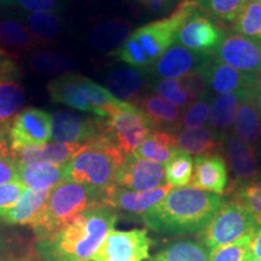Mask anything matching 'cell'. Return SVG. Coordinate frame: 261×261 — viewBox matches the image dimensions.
Segmentation results:
<instances>
[{
  "mask_svg": "<svg viewBox=\"0 0 261 261\" xmlns=\"http://www.w3.org/2000/svg\"><path fill=\"white\" fill-rule=\"evenodd\" d=\"M226 200L194 187L173 188L161 202L142 215L154 232L167 237L200 233Z\"/></svg>",
  "mask_w": 261,
  "mask_h": 261,
  "instance_id": "1",
  "label": "cell"
},
{
  "mask_svg": "<svg viewBox=\"0 0 261 261\" xmlns=\"http://www.w3.org/2000/svg\"><path fill=\"white\" fill-rule=\"evenodd\" d=\"M117 221L108 205L83 212L50 237L37 240L40 261H92V257Z\"/></svg>",
  "mask_w": 261,
  "mask_h": 261,
  "instance_id": "2",
  "label": "cell"
},
{
  "mask_svg": "<svg viewBox=\"0 0 261 261\" xmlns=\"http://www.w3.org/2000/svg\"><path fill=\"white\" fill-rule=\"evenodd\" d=\"M197 9L196 0H181L168 16L137 28L113 55L128 67L149 70L174 44L178 31Z\"/></svg>",
  "mask_w": 261,
  "mask_h": 261,
  "instance_id": "3",
  "label": "cell"
},
{
  "mask_svg": "<svg viewBox=\"0 0 261 261\" xmlns=\"http://www.w3.org/2000/svg\"><path fill=\"white\" fill-rule=\"evenodd\" d=\"M125 155L106 136L81 146L64 165V179L92 189L106 196L116 185V175Z\"/></svg>",
  "mask_w": 261,
  "mask_h": 261,
  "instance_id": "4",
  "label": "cell"
},
{
  "mask_svg": "<svg viewBox=\"0 0 261 261\" xmlns=\"http://www.w3.org/2000/svg\"><path fill=\"white\" fill-rule=\"evenodd\" d=\"M106 196L92 189L64 180L52 189L40 214L31 224L38 240L56 233L83 212L106 205Z\"/></svg>",
  "mask_w": 261,
  "mask_h": 261,
  "instance_id": "5",
  "label": "cell"
},
{
  "mask_svg": "<svg viewBox=\"0 0 261 261\" xmlns=\"http://www.w3.org/2000/svg\"><path fill=\"white\" fill-rule=\"evenodd\" d=\"M256 225L254 218L242 205L230 200L225 202L198 236L204 246L213 252L218 248L249 236Z\"/></svg>",
  "mask_w": 261,
  "mask_h": 261,
  "instance_id": "6",
  "label": "cell"
},
{
  "mask_svg": "<svg viewBox=\"0 0 261 261\" xmlns=\"http://www.w3.org/2000/svg\"><path fill=\"white\" fill-rule=\"evenodd\" d=\"M151 130L144 114L126 102L120 103L115 112L104 117V136L125 156L133 154Z\"/></svg>",
  "mask_w": 261,
  "mask_h": 261,
  "instance_id": "7",
  "label": "cell"
},
{
  "mask_svg": "<svg viewBox=\"0 0 261 261\" xmlns=\"http://www.w3.org/2000/svg\"><path fill=\"white\" fill-rule=\"evenodd\" d=\"M152 240L144 228L110 231L92 261H144L150 257Z\"/></svg>",
  "mask_w": 261,
  "mask_h": 261,
  "instance_id": "8",
  "label": "cell"
},
{
  "mask_svg": "<svg viewBox=\"0 0 261 261\" xmlns=\"http://www.w3.org/2000/svg\"><path fill=\"white\" fill-rule=\"evenodd\" d=\"M226 34L220 22L198 8L178 31L175 42L191 51L214 54Z\"/></svg>",
  "mask_w": 261,
  "mask_h": 261,
  "instance_id": "9",
  "label": "cell"
},
{
  "mask_svg": "<svg viewBox=\"0 0 261 261\" xmlns=\"http://www.w3.org/2000/svg\"><path fill=\"white\" fill-rule=\"evenodd\" d=\"M52 116L38 108H25L10 125L8 140L11 150L41 146L51 139Z\"/></svg>",
  "mask_w": 261,
  "mask_h": 261,
  "instance_id": "10",
  "label": "cell"
},
{
  "mask_svg": "<svg viewBox=\"0 0 261 261\" xmlns=\"http://www.w3.org/2000/svg\"><path fill=\"white\" fill-rule=\"evenodd\" d=\"M104 135V117L62 110L52 116L51 139L55 143L86 144Z\"/></svg>",
  "mask_w": 261,
  "mask_h": 261,
  "instance_id": "11",
  "label": "cell"
},
{
  "mask_svg": "<svg viewBox=\"0 0 261 261\" xmlns=\"http://www.w3.org/2000/svg\"><path fill=\"white\" fill-rule=\"evenodd\" d=\"M165 182V166L135 154L125 156L116 175V187L132 191L154 190L166 185Z\"/></svg>",
  "mask_w": 261,
  "mask_h": 261,
  "instance_id": "12",
  "label": "cell"
},
{
  "mask_svg": "<svg viewBox=\"0 0 261 261\" xmlns=\"http://www.w3.org/2000/svg\"><path fill=\"white\" fill-rule=\"evenodd\" d=\"M208 93H238L255 89L257 75L243 73L221 62L213 54L201 69Z\"/></svg>",
  "mask_w": 261,
  "mask_h": 261,
  "instance_id": "13",
  "label": "cell"
},
{
  "mask_svg": "<svg viewBox=\"0 0 261 261\" xmlns=\"http://www.w3.org/2000/svg\"><path fill=\"white\" fill-rule=\"evenodd\" d=\"M213 54L195 52L174 42L148 70L154 79H180L200 73L205 61Z\"/></svg>",
  "mask_w": 261,
  "mask_h": 261,
  "instance_id": "14",
  "label": "cell"
},
{
  "mask_svg": "<svg viewBox=\"0 0 261 261\" xmlns=\"http://www.w3.org/2000/svg\"><path fill=\"white\" fill-rule=\"evenodd\" d=\"M87 83L89 77L80 74L68 73L52 79L47 84V91L54 102L65 104L73 109L91 113L99 117V114L89 98Z\"/></svg>",
  "mask_w": 261,
  "mask_h": 261,
  "instance_id": "15",
  "label": "cell"
},
{
  "mask_svg": "<svg viewBox=\"0 0 261 261\" xmlns=\"http://www.w3.org/2000/svg\"><path fill=\"white\" fill-rule=\"evenodd\" d=\"M171 185L166 184L161 188L149 191H132L114 187L107 192L104 203L116 212H122L133 217H142L150 208L161 202L172 190Z\"/></svg>",
  "mask_w": 261,
  "mask_h": 261,
  "instance_id": "16",
  "label": "cell"
},
{
  "mask_svg": "<svg viewBox=\"0 0 261 261\" xmlns=\"http://www.w3.org/2000/svg\"><path fill=\"white\" fill-rule=\"evenodd\" d=\"M148 70L132 67H120L110 70L107 76V89L121 102L136 106L137 102L149 91Z\"/></svg>",
  "mask_w": 261,
  "mask_h": 261,
  "instance_id": "17",
  "label": "cell"
},
{
  "mask_svg": "<svg viewBox=\"0 0 261 261\" xmlns=\"http://www.w3.org/2000/svg\"><path fill=\"white\" fill-rule=\"evenodd\" d=\"M190 184L200 190L223 195L228 184L225 159L219 154L196 156Z\"/></svg>",
  "mask_w": 261,
  "mask_h": 261,
  "instance_id": "18",
  "label": "cell"
},
{
  "mask_svg": "<svg viewBox=\"0 0 261 261\" xmlns=\"http://www.w3.org/2000/svg\"><path fill=\"white\" fill-rule=\"evenodd\" d=\"M136 107L144 114L151 129L177 133L181 128V109L158 94L146 92Z\"/></svg>",
  "mask_w": 261,
  "mask_h": 261,
  "instance_id": "19",
  "label": "cell"
},
{
  "mask_svg": "<svg viewBox=\"0 0 261 261\" xmlns=\"http://www.w3.org/2000/svg\"><path fill=\"white\" fill-rule=\"evenodd\" d=\"M223 152L226 156L231 171L234 175L233 182L246 181L260 175L257 168L256 151L234 136L232 132L224 140Z\"/></svg>",
  "mask_w": 261,
  "mask_h": 261,
  "instance_id": "20",
  "label": "cell"
},
{
  "mask_svg": "<svg viewBox=\"0 0 261 261\" xmlns=\"http://www.w3.org/2000/svg\"><path fill=\"white\" fill-rule=\"evenodd\" d=\"M83 145L69 144V143H46L41 146L11 150V152L18 165L52 163V165L64 166L76 155Z\"/></svg>",
  "mask_w": 261,
  "mask_h": 261,
  "instance_id": "21",
  "label": "cell"
},
{
  "mask_svg": "<svg viewBox=\"0 0 261 261\" xmlns=\"http://www.w3.org/2000/svg\"><path fill=\"white\" fill-rule=\"evenodd\" d=\"M255 90V89H254ZM254 90L238 93L215 94L211 99L210 127L221 137H227L233 126L234 116L240 103L253 96Z\"/></svg>",
  "mask_w": 261,
  "mask_h": 261,
  "instance_id": "22",
  "label": "cell"
},
{
  "mask_svg": "<svg viewBox=\"0 0 261 261\" xmlns=\"http://www.w3.org/2000/svg\"><path fill=\"white\" fill-rule=\"evenodd\" d=\"M226 137H221L208 127L197 129L180 128L175 133L178 149L190 155H214L223 151V144Z\"/></svg>",
  "mask_w": 261,
  "mask_h": 261,
  "instance_id": "23",
  "label": "cell"
},
{
  "mask_svg": "<svg viewBox=\"0 0 261 261\" xmlns=\"http://www.w3.org/2000/svg\"><path fill=\"white\" fill-rule=\"evenodd\" d=\"M37 39L23 22L12 16L0 18V48L12 57H17L21 52H28L38 46Z\"/></svg>",
  "mask_w": 261,
  "mask_h": 261,
  "instance_id": "24",
  "label": "cell"
},
{
  "mask_svg": "<svg viewBox=\"0 0 261 261\" xmlns=\"http://www.w3.org/2000/svg\"><path fill=\"white\" fill-rule=\"evenodd\" d=\"M232 133L255 151L261 149V116L253 96L246 98L237 108Z\"/></svg>",
  "mask_w": 261,
  "mask_h": 261,
  "instance_id": "25",
  "label": "cell"
},
{
  "mask_svg": "<svg viewBox=\"0 0 261 261\" xmlns=\"http://www.w3.org/2000/svg\"><path fill=\"white\" fill-rule=\"evenodd\" d=\"M64 180V166L52 163L18 165V181L27 189L51 190Z\"/></svg>",
  "mask_w": 261,
  "mask_h": 261,
  "instance_id": "26",
  "label": "cell"
},
{
  "mask_svg": "<svg viewBox=\"0 0 261 261\" xmlns=\"http://www.w3.org/2000/svg\"><path fill=\"white\" fill-rule=\"evenodd\" d=\"M52 190V189H51ZM51 190H33L27 189L19 201L11 210L3 215L0 220L10 225L32 224L40 214L45 203L47 202Z\"/></svg>",
  "mask_w": 261,
  "mask_h": 261,
  "instance_id": "27",
  "label": "cell"
},
{
  "mask_svg": "<svg viewBox=\"0 0 261 261\" xmlns=\"http://www.w3.org/2000/svg\"><path fill=\"white\" fill-rule=\"evenodd\" d=\"M19 19L27 25L39 45L57 40L64 28L63 18L60 14L54 12L23 11L19 16Z\"/></svg>",
  "mask_w": 261,
  "mask_h": 261,
  "instance_id": "28",
  "label": "cell"
},
{
  "mask_svg": "<svg viewBox=\"0 0 261 261\" xmlns=\"http://www.w3.org/2000/svg\"><path fill=\"white\" fill-rule=\"evenodd\" d=\"M178 150L175 133L154 129L133 154L156 163H167Z\"/></svg>",
  "mask_w": 261,
  "mask_h": 261,
  "instance_id": "29",
  "label": "cell"
},
{
  "mask_svg": "<svg viewBox=\"0 0 261 261\" xmlns=\"http://www.w3.org/2000/svg\"><path fill=\"white\" fill-rule=\"evenodd\" d=\"M211 250L200 240H179L168 243L149 261H210Z\"/></svg>",
  "mask_w": 261,
  "mask_h": 261,
  "instance_id": "30",
  "label": "cell"
},
{
  "mask_svg": "<svg viewBox=\"0 0 261 261\" xmlns=\"http://www.w3.org/2000/svg\"><path fill=\"white\" fill-rule=\"evenodd\" d=\"M24 102V91L18 80L0 85V136L8 138L10 125Z\"/></svg>",
  "mask_w": 261,
  "mask_h": 261,
  "instance_id": "31",
  "label": "cell"
},
{
  "mask_svg": "<svg viewBox=\"0 0 261 261\" xmlns=\"http://www.w3.org/2000/svg\"><path fill=\"white\" fill-rule=\"evenodd\" d=\"M226 194L242 205L257 225H261V174L246 181H232Z\"/></svg>",
  "mask_w": 261,
  "mask_h": 261,
  "instance_id": "32",
  "label": "cell"
},
{
  "mask_svg": "<svg viewBox=\"0 0 261 261\" xmlns=\"http://www.w3.org/2000/svg\"><path fill=\"white\" fill-rule=\"evenodd\" d=\"M130 25L123 19H112L93 28L90 41L98 50H117L129 37Z\"/></svg>",
  "mask_w": 261,
  "mask_h": 261,
  "instance_id": "33",
  "label": "cell"
},
{
  "mask_svg": "<svg viewBox=\"0 0 261 261\" xmlns=\"http://www.w3.org/2000/svg\"><path fill=\"white\" fill-rule=\"evenodd\" d=\"M150 92L158 94L167 102L185 109L197 97L189 90L184 77L180 79H152L149 84Z\"/></svg>",
  "mask_w": 261,
  "mask_h": 261,
  "instance_id": "34",
  "label": "cell"
},
{
  "mask_svg": "<svg viewBox=\"0 0 261 261\" xmlns=\"http://www.w3.org/2000/svg\"><path fill=\"white\" fill-rule=\"evenodd\" d=\"M28 64L32 70L40 74L55 75L58 76L70 73L77 65L75 58L67 55L57 54L51 51H37L29 57Z\"/></svg>",
  "mask_w": 261,
  "mask_h": 261,
  "instance_id": "35",
  "label": "cell"
},
{
  "mask_svg": "<svg viewBox=\"0 0 261 261\" xmlns=\"http://www.w3.org/2000/svg\"><path fill=\"white\" fill-rule=\"evenodd\" d=\"M236 34L254 41H261V5L257 0H248L232 23Z\"/></svg>",
  "mask_w": 261,
  "mask_h": 261,
  "instance_id": "36",
  "label": "cell"
},
{
  "mask_svg": "<svg viewBox=\"0 0 261 261\" xmlns=\"http://www.w3.org/2000/svg\"><path fill=\"white\" fill-rule=\"evenodd\" d=\"M166 181L172 188H184L191 182L194 173V160L188 152L178 149L166 163Z\"/></svg>",
  "mask_w": 261,
  "mask_h": 261,
  "instance_id": "37",
  "label": "cell"
},
{
  "mask_svg": "<svg viewBox=\"0 0 261 261\" xmlns=\"http://www.w3.org/2000/svg\"><path fill=\"white\" fill-rule=\"evenodd\" d=\"M198 8L220 23L232 24L248 0H196Z\"/></svg>",
  "mask_w": 261,
  "mask_h": 261,
  "instance_id": "38",
  "label": "cell"
},
{
  "mask_svg": "<svg viewBox=\"0 0 261 261\" xmlns=\"http://www.w3.org/2000/svg\"><path fill=\"white\" fill-rule=\"evenodd\" d=\"M211 99V94H204L185 108L181 115V128L197 129L205 127L210 120Z\"/></svg>",
  "mask_w": 261,
  "mask_h": 261,
  "instance_id": "39",
  "label": "cell"
},
{
  "mask_svg": "<svg viewBox=\"0 0 261 261\" xmlns=\"http://www.w3.org/2000/svg\"><path fill=\"white\" fill-rule=\"evenodd\" d=\"M250 234L211 252L210 261H244L249 254Z\"/></svg>",
  "mask_w": 261,
  "mask_h": 261,
  "instance_id": "40",
  "label": "cell"
},
{
  "mask_svg": "<svg viewBox=\"0 0 261 261\" xmlns=\"http://www.w3.org/2000/svg\"><path fill=\"white\" fill-rule=\"evenodd\" d=\"M18 181V163L16 162L8 140L0 142V185Z\"/></svg>",
  "mask_w": 261,
  "mask_h": 261,
  "instance_id": "41",
  "label": "cell"
},
{
  "mask_svg": "<svg viewBox=\"0 0 261 261\" xmlns=\"http://www.w3.org/2000/svg\"><path fill=\"white\" fill-rule=\"evenodd\" d=\"M71 0H15L23 11L27 12H54L61 14L68 8Z\"/></svg>",
  "mask_w": 261,
  "mask_h": 261,
  "instance_id": "42",
  "label": "cell"
},
{
  "mask_svg": "<svg viewBox=\"0 0 261 261\" xmlns=\"http://www.w3.org/2000/svg\"><path fill=\"white\" fill-rule=\"evenodd\" d=\"M25 190L27 188L19 181L0 185V218L15 207Z\"/></svg>",
  "mask_w": 261,
  "mask_h": 261,
  "instance_id": "43",
  "label": "cell"
},
{
  "mask_svg": "<svg viewBox=\"0 0 261 261\" xmlns=\"http://www.w3.org/2000/svg\"><path fill=\"white\" fill-rule=\"evenodd\" d=\"M19 76H21V70L14 57L0 48V85L11 80H18Z\"/></svg>",
  "mask_w": 261,
  "mask_h": 261,
  "instance_id": "44",
  "label": "cell"
},
{
  "mask_svg": "<svg viewBox=\"0 0 261 261\" xmlns=\"http://www.w3.org/2000/svg\"><path fill=\"white\" fill-rule=\"evenodd\" d=\"M143 8L155 14H163V12L173 11L181 0H135Z\"/></svg>",
  "mask_w": 261,
  "mask_h": 261,
  "instance_id": "45",
  "label": "cell"
},
{
  "mask_svg": "<svg viewBox=\"0 0 261 261\" xmlns=\"http://www.w3.org/2000/svg\"><path fill=\"white\" fill-rule=\"evenodd\" d=\"M249 255L261 259V225H256L249 237Z\"/></svg>",
  "mask_w": 261,
  "mask_h": 261,
  "instance_id": "46",
  "label": "cell"
},
{
  "mask_svg": "<svg viewBox=\"0 0 261 261\" xmlns=\"http://www.w3.org/2000/svg\"><path fill=\"white\" fill-rule=\"evenodd\" d=\"M253 99H254V104H255L257 113L261 116V92H257L256 90H254L253 93Z\"/></svg>",
  "mask_w": 261,
  "mask_h": 261,
  "instance_id": "47",
  "label": "cell"
},
{
  "mask_svg": "<svg viewBox=\"0 0 261 261\" xmlns=\"http://www.w3.org/2000/svg\"><path fill=\"white\" fill-rule=\"evenodd\" d=\"M15 4V0H0V8H10Z\"/></svg>",
  "mask_w": 261,
  "mask_h": 261,
  "instance_id": "48",
  "label": "cell"
},
{
  "mask_svg": "<svg viewBox=\"0 0 261 261\" xmlns=\"http://www.w3.org/2000/svg\"><path fill=\"white\" fill-rule=\"evenodd\" d=\"M255 90L257 91V92H261V74L257 75L256 84H255Z\"/></svg>",
  "mask_w": 261,
  "mask_h": 261,
  "instance_id": "49",
  "label": "cell"
},
{
  "mask_svg": "<svg viewBox=\"0 0 261 261\" xmlns=\"http://www.w3.org/2000/svg\"><path fill=\"white\" fill-rule=\"evenodd\" d=\"M244 261H261V259H256V257H254V256L248 254V256L246 257V260H244Z\"/></svg>",
  "mask_w": 261,
  "mask_h": 261,
  "instance_id": "50",
  "label": "cell"
},
{
  "mask_svg": "<svg viewBox=\"0 0 261 261\" xmlns=\"http://www.w3.org/2000/svg\"><path fill=\"white\" fill-rule=\"evenodd\" d=\"M3 140H8V138H4V137L0 136V142H3ZM8 142H9V140H8Z\"/></svg>",
  "mask_w": 261,
  "mask_h": 261,
  "instance_id": "51",
  "label": "cell"
},
{
  "mask_svg": "<svg viewBox=\"0 0 261 261\" xmlns=\"http://www.w3.org/2000/svg\"><path fill=\"white\" fill-rule=\"evenodd\" d=\"M0 261H12V260H8V259H0Z\"/></svg>",
  "mask_w": 261,
  "mask_h": 261,
  "instance_id": "52",
  "label": "cell"
},
{
  "mask_svg": "<svg viewBox=\"0 0 261 261\" xmlns=\"http://www.w3.org/2000/svg\"><path fill=\"white\" fill-rule=\"evenodd\" d=\"M257 2H259V4L261 5V0H257Z\"/></svg>",
  "mask_w": 261,
  "mask_h": 261,
  "instance_id": "53",
  "label": "cell"
},
{
  "mask_svg": "<svg viewBox=\"0 0 261 261\" xmlns=\"http://www.w3.org/2000/svg\"><path fill=\"white\" fill-rule=\"evenodd\" d=\"M0 243H2V241H0Z\"/></svg>",
  "mask_w": 261,
  "mask_h": 261,
  "instance_id": "54",
  "label": "cell"
}]
</instances>
